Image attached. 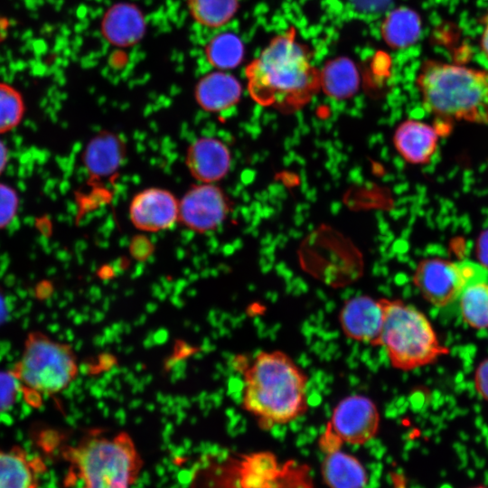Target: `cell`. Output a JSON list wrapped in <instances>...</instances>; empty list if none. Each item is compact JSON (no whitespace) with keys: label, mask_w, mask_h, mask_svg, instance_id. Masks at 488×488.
<instances>
[{"label":"cell","mask_w":488,"mask_h":488,"mask_svg":"<svg viewBox=\"0 0 488 488\" xmlns=\"http://www.w3.org/2000/svg\"><path fill=\"white\" fill-rule=\"evenodd\" d=\"M17 380L20 391L33 398V404L42 396L65 389L75 379L78 365L69 344L56 342L42 332H31L24 339L19 359L9 371Z\"/></svg>","instance_id":"obj_6"},{"label":"cell","mask_w":488,"mask_h":488,"mask_svg":"<svg viewBox=\"0 0 488 488\" xmlns=\"http://www.w3.org/2000/svg\"><path fill=\"white\" fill-rule=\"evenodd\" d=\"M124 148L117 136L104 132L93 137L88 144L83 163L88 172L96 177L113 174L123 159Z\"/></svg>","instance_id":"obj_17"},{"label":"cell","mask_w":488,"mask_h":488,"mask_svg":"<svg viewBox=\"0 0 488 488\" xmlns=\"http://www.w3.org/2000/svg\"><path fill=\"white\" fill-rule=\"evenodd\" d=\"M192 16L199 24L208 28L225 25L235 14L239 0H188Z\"/></svg>","instance_id":"obj_23"},{"label":"cell","mask_w":488,"mask_h":488,"mask_svg":"<svg viewBox=\"0 0 488 488\" xmlns=\"http://www.w3.org/2000/svg\"><path fill=\"white\" fill-rule=\"evenodd\" d=\"M242 408L264 428L287 424L308 408L305 371L280 350L261 351L242 365Z\"/></svg>","instance_id":"obj_2"},{"label":"cell","mask_w":488,"mask_h":488,"mask_svg":"<svg viewBox=\"0 0 488 488\" xmlns=\"http://www.w3.org/2000/svg\"><path fill=\"white\" fill-rule=\"evenodd\" d=\"M476 252L479 263L488 269V231L483 232L479 238Z\"/></svg>","instance_id":"obj_28"},{"label":"cell","mask_w":488,"mask_h":488,"mask_svg":"<svg viewBox=\"0 0 488 488\" xmlns=\"http://www.w3.org/2000/svg\"><path fill=\"white\" fill-rule=\"evenodd\" d=\"M240 96L239 81L224 70L205 75L195 89L198 104L210 112H220L233 107L239 100Z\"/></svg>","instance_id":"obj_15"},{"label":"cell","mask_w":488,"mask_h":488,"mask_svg":"<svg viewBox=\"0 0 488 488\" xmlns=\"http://www.w3.org/2000/svg\"><path fill=\"white\" fill-rule=\"evenodd\" d=\"M248 89L259 105L288 113L300 109L317 93L320 72L294 29L274 37L246 68Z\"/></svg>","instance_id":"obj_1"},{"label":"cell","mask_w":488,"mask_h":488,"mask_svg":"<svg viewBox=\"0 0 488 488\" xmlns=\"http://www.w3.org/2000/svg\"><path fill=\"white\" fill-rule=\"evenodd\" d=\"M145 28L141 12L128 4H120L110 8L102 22L105 38L117 46L136 43L141 39Z\"/></svg>","instance_id":"obj_16"},{"label":"cell","mask_w":488,"mask_h":488,"mask_svg":"<svg viewBox=\"0 0 488 488\" xmlns=\"http://www.w3.org/2000/svg\"><path fill=\"white\" fill-rule=\"evenodd\" d=\"M186 164L197 180L212 183L227 174L230 166V154L221 140L202 137L190 146Z\"/></svg>","instance_id":"obj_12"},{"label":"cell","mask_w":488,"mask_h":488,"mask_svg":"<svg viewBox=\"0 0 488 488\" xmlns=\"http://www.w3.org/2000/svg\"><path fill=\"white\" fill-rule=\"evenodd\" d=\"M322 474L329 488H363L367 480L360 461L339 449L327 453Z\"/></svg>","instance_id":"obj_19"},{"label":"cell","mask_w":488,"mask_h":488,"mask_svg":"<svg viewBox=\"0 0 488 488\" xmlns=\"http://www.w3.org/2000/svg\"><path fill=\"white\" fill-rule=\"evenodd\" d=\"M413 283L422 296L436 307L457 301L465 288L457 261L440 258L421 260L413 274Z\"/></svg>","instance_id":"obj_8"},{"label":"cell","mask_w":488,"mask_h":488,"mask_svg":"<svg viewBox=\"0 0 488 488\" xmlns=\"http://www.w3.org/2000/svg\"><path fill=\"white\" fill-rule=\"evenodd\" d=\"M422 33V20L410 7L400 6L392 10L381 24L385 42L395 50L406 49L415 44Z\"/></svg>","instance_id":"obj_18"},{"label":"cell","mask_w":488,"mask_h":488,"mask_svg":"<svg viewBox=\"0 0 488 488\" xmlns=\"http://www.w3.org/2000/svg\"><path fill=\"white\" fill-rule=\"evenodd\" d=\"M359 72L348 58L330 61L320 72V86L325 94L337 99L352 97L358 89Z\"/></svg>","instance_id":"obj_20"},{"label":"cell","mask_w":488,"mask_h":488,"mask_svg":"<svg viewBox=\"0 0 488 488\" xmlns=\"http://www.w3.org/2000/svg\"><path fill=\"white\" fill-rule=\"evenodd\" d=\"M383 320L381 298L366 295L347 299L338 315L340 327L347 338L374 347L380 346Z\"/></svg>","instance_id":"obj_10"},{"label":"cell","mask_w":488,"mask_h":488,"mask_svg":"<svg viewBox=\"0 0 488 488\" xmlns=\"http://www.w3.org/2000/svg\"><path fill=\"white\" fill-rule=\"evenodd\" d=\"M380 412L375 402L361 394L341 399L333 408L320 444L326 452L343 444L361 445L372 439L380 427Z\"/></svg>","instance_id":"obj_7"},{"label":"cell","mask_w":488,"mask_h":488,"mask_svg":"<svg viewBox=\"0 0 488 488\" xmlns=\"http://www.w3.org/2000/svg\"><path fill=\"white\" fill-rule=\"evenodd\" d=\"M42 465L20 446L0 448V488H38Z\"/></svg>","instance_id":"obj_14"},{"label":"cell","mask_w":488,"mask_h":488,"mask_svg":"<svg viewBox=\"0 0 488 488\" xmlns=\"http://www.w3.org/2000/svg\"><path fill=\"white\" fill-rule=\"evenodd\" d=\"M18 208L16 192L9 186L0 183V228L8 225Z\"/></svg>","instance_id":"obj_25"},{"label":"cell","mask_w":488,"mask_h":488,"mask_svg":"<svg viewBox=\"0 0 488 488\" xmlns=\"http://www.w3.org/2000/svg\"><path fill=\"white\" fill-rule=\"evenodd\" d=\"M472 488H488V487L484 486V485H477V486H474V487H472Z\"/></svg>","instance_id":"obj_31"},{"label":"cell","mask_w":488,"mask_h":488,"mask_svg":"<svg viewBox=\"0 0 488 488\" xmlns=\"http://www.w3.org/2000/svg\"><path fill=\"white\" fill-rule=\"evenodd\" d=\"M481 23L483 30L480 35V49L484 57L488 60V12L482 17Z\"/></svg>","instance_id":"obj_29"},{"label":"cell","mask_w":488,"mask_h":488,"mask_svg":"<svg viewBox=\"0 0 488 488\" xmlns=\"http://www.w3.org/2000/svg\"><path fill=\"white\" fill-rule=\"evenodd\" d=\"M229 211L223 192L213 183H204L190 189L179 202V219L198 232L216 229L225 220Z\"/></svg>","instance_id":"obj_9"},{"label":"cell","mask_w":488,"mask_h":488,"mask_svg":"<svg viewBox=\"0 0 488 488\" xmlns=\"http://www.w3.org/2000/svg\"><path fill=\"white\" fill-rule=\"evenodd\" d=\"M381 302L384 320L380 346L393 368L409 371L447 354V348L420 310L399 299L381 298Z\"/></svg>","instance_id":"obj_5"},{"label":"cell","mask_w":488,"mask_h":488,"mask_svg":"<svg viewBox=\"0 0 488 488\" xmlns=\"http://www.w3.org/2000/svg\"><path fill=\"white\" fill-rule=\"evenodd\" d=\"M19 390V384L10 371L0 372V412L14 404Z\"/></svg>","instance_id":"obj_26"},{"label":"cell","mask_w":488,"mask_h":488,"mask_svg":"<svg viewBox=\"0 0 488 488\" xmlns=\"http://www.w3.org/2000/svg\"><path fill=\"white\" fill-rule=\"evenodd\" d=\"M427 111L442 118L488 123V70L426 60L416 79Z\"/></svg>","instance_id":"obj_3"},{"label":"cell","mask_w":488,"mask_h":488,"mask_svg":"<svg viewBox=\"0 0 488 488\" xmlns=\"http://www.w3.org/2000/svg\"><path fill=\"white\" fill-rule=\"evenodd\" d=\"M438 138V131L429 124L408 119L396 128L393 143L405 161L413 164H424L436 154Z\"/></svg>","instance_id":"obj_13"},{"label":"cell","mask_w":488,"mask_h":488,"mask_svg":"<svg viewBox=\"0 0 488 488\" xmlns=\"http://www.w3.org/2000/svg\"><path fill=\"white\" fill-rule=\"evenodd\" d=\"M82 488H131L138 479L143 461L131 436H90L64 452Z\"/></svg>","instance_id":"obj_4"},{"label":"cell","mask_w":488,"mask_h":488,"mask_svg":"<svg viewBox=\"0 0 488 488\" xmlns=\"http://www.w3.org/2000/svg\"><path fill=\"white\" fill-rule=\"evenodd\" d=\"M457 301L465 324L474 329L488 328V279L467 285Z\"/></svg>","instance_id":"obj_21"},{"label":"cell","mask_w":488,"mask_h":488,"mask_svg":"<svg viewBox=\"0 0 488 488\" xmlns=\"http://www.w3.org/2000/svg\"><path fill=\"white\" fill-rule=\"evenodd\" d=\"M24 110L21 94L12 86L0 83V133L13 129Z\"/></svg>","instance_id":"obj_24"},{"label":"cell","mask_w":488,"mask_h":488,"mask_svg":"<svg viewBox=\"0 0 488 488\" xmlns=\"http://www.w3.org/2000/svg\"><path fill=\"white\" fill-rule=\"evenodd\" d=\"M209 63L220 70L234 69L243 60L244 45L235 33L224 32L213 36L206 45Z\"/></svg>","instance_id":"obj_22"},{"label":"cell","mask_w":488,"mask_h":488,"mask_svg":"<svg viewBox=\"0 0 488 488\" xmlns=\"http://www.w3.org/2000/svg\"><path fill=\"white\" fill-rule=\"evenodd\" d=\"M132 223L145 231L170 228L179 218V202L168 191L148 188L137 193L129 206Z\"/></svg>","instance_id":"obj_11"},{"label":"cell","mask_w":488,"mask_h":488,"mask_svg":"<svg viewBox=\"0 0 488 488\" xmlns=\"http://www.w3.org/2000/svg\"><path fill=\"white\" fill-rule=\"evenodd\" d=\"M474 381L476 392L484 400L488 401V358L481 361L477 366Z\"/></svg>","instance_id":"obj_27"},{"label":"cell","mask_w":488,"mask_h":488,"mask_svg":"<svg viewBox=\"0 0 488 488\" xmlns=\"http://www.w3.org/2000/svg\"><path fill=\"white\" fill-rule=\"evenodd\" d=\"M7 162V150L3 144V142L0 141V174L3 172L5 164Z\"/></svg>","instance_id":"obj_30"}]
</instances>
